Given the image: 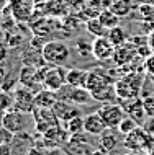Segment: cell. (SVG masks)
<instances>
[{
	"label": "cell",
	"mask_w": 154,
	"mask_h": 155,
	"mask_svg": "<svg viewBox=\"0 0 154 155\" xmlns=\"http://www.w3.org/2000/svg\"><path fill=\"white\" fill-rule=\"evenodd\" d=\"M108 83H115V78L111 77V74L107 69H90L89 70L85 88L94 91L97 88H102L103 85H108Z\"/></svg>",
	"instance_id": "30bf717a"
},
{
	"label": "cell",
	"mask_w": 154,
	"mask_h": 155,
	"mask_svg": "<svg viewBox=\"0 0 154 155\" xmlns=\"http://www.w3.org/2000/svg\"><path fill=\"white\" fill-rule=\"evenodd\" d=\"M143 106L146 110L148 116H154V95L143 96Z\"/></svg>",
	"instance_id": "1f68e13d"
},
{
	"label": "cell",
	"mask_w": 154,
	"mask_h": 155,
	"mask_svg": "<svg viewBox=\"0 0 154 155\" xmlns=\"http://www.w3.org/2000/svg\"><path fill=\"white\" fill-rule=\"evenodd\" d=\"M7 77H8V70L3 67V64H0V87L3 85V82L7 80Z\"/></svg>",
	"instance_id": "74e56055"
},
{
	"label": "cell",
	"mask_w": 154,
	"mask_h": 155,
	"mask_svg": "<svg viewBox=\"0 0 154 155\" xmlns=\"http://www.w3.org/2000/svg\"><path fill=\"white\" fill-rule=\"evenodd\" d=\"M13 103H15L13 93L0 88V114H3L5 111L12 110V108H13Z\"/></svg>",
	"instance_id": "4316f807"
},
{
	"label": "cell",
	"mask_w": 154,
	"mask_h": 155,
	"mask_svg": "<svg viewBox=\"0 0 154 155\" xmlns=\"http://www.w3.org/2000/svg\"><path fill=\"white\" fill-rule=\"evenodd\" d=\"M121 106L125 108V111H126V114L130 116V118H133L138 123L139 126L146 121L148 118V113L146 110H144L143 106V98H131V100H123L121 101Z\"/></svg>",
	"instance_id": "8fae6325"
},
{
	"label": "cell",
	"mask_w": 154,
	"mask_h": 155,
	"mask_svg": "<svg viewBox=\"0 0 154 155\" xmlns=\"http://www.w3.org/2000/svg\"><path fill=\"white\" fill-rule=\"evenodd\" d=\"M53 111L56 113L57 119L61 123H67L76 116H80V110H79V104H74L70 101H64V100H57L56 104L53 106Z\"/></svg>",
	"instance_id": "7c38bea8"
},
{
	"label": "cell",
	"mask_w": 154,
	"mask_h": 155,
	"mask_svg": "<svg viewBox=\"0 0 154 155\" xmlns=\"http://www.w3.org/2000/svg\"><path fill=\"white\" fill-rule=\"evenodd\" d=\"M118 144V136L115 134V127H108L100 134V150L110 153Z\"/></svg>",
	"instance_id": "ffe728a7"
},
{
	"label": "cell",
	"mask_w": 154,
	"mask_h": 155,
	"mask_svg": "<svg viewBox=\"0 0 154 155\" xmlns=\"http://www.w3.org/2000/svg\"><path fill=\"white\" fill-rule=\"evenodd\" d=\"M41 54L49 65H66L70 61V48L62 41H46Z\"/></svg>",
	"instance_id": "6da1fadb"
},
{
	"label": "cell",
	"mask_w": 154,
	"mask_h": 155,
	"mask_svg": "<svg viewBox=\"0 0 154 155\" xmlns=\"http://www.w3.org/2000/svg\"><path fill=\"white\" fill-rule=\"evenodd\" d=\"M144 70L148 72V75L154 77V54H151L148 59H144Z\"/></svg>",
	"instance_id": "d590c367"
},
{
	"label": "cell",
	"mask_w": 154,
	"mask_h": 155,
	"mask_svg": "<svg viewBox=\"0 0 154 155\" xmlns=\"http://www.w3.org/2000/svg\"><path fill=\"white\" fill-rule=\"evenodd\" d=\"M85 28H87V31H89L92 36H95V38L108 36V28L103 26L102 21L98 20V16H97V18H90V20H87Z\"/></svg>",
	"instance_id": "603a6c76"
},
{
	"label": "cell",
	"mask_w": 154,
	"mask_h": 155,
	"mask_svg": "<svg viewBox=\"0 0 154 155\" xmlns=\"http://www.w3.org/2000/svg\"><path fill=\"white\" fill-rule=\"evenodd\" d=\"M84 2H85V0H84Z\"/></svg>",
	"instance_id": "b9f144b4"
},
{
	"label": "cell",
	"mask_w": 154,
	"mask_h": 155,
	"mask_svg": "<svg viewBox=\"0 0 154 155\" xmlns=\"http://www.w3.org/2000/svg\"><path fill=\"white\" fill-rule=\"evenodd\" d=\"M115 49H116L115 44L108 39V36L95 38V39L92 41V56L100 62L113 59Z\"/></svg>",
	"instance_id": "52a82bcc"
},
{
	"label": "cell",
	"mask_w": 154,
	"mask_h": 155,
	"mask_svg": "<svg viewBox=\"0 0 154 155\" xmlns=\"http://www.w3.org/2000/svg\"><path fill=\"white\" fill-rule=\"evenodd\" d=\"M148 155H149V153H148Z\"/></svg>",
	"instance_id": "7bdbcfd3"
},
{
	"label": "cell",
	"mask_w": 154,
	"mask_h": 155,
	"mask_svg": "<svg viewBox=\"0 0 154 155\" xmlns=\"http://www.w3.org/2000/svg\"><path fill=\"white\" fill-rule=\"evenodd\" d=\"M66 131H67L70 136L72 134H79V132H85L84 131V118L82 116H76L70 121L66 123Z\"/></svg>",
	"instance_id": "83f0119b"
},
{
	"label": "cell",
	"mask_w": 154,
	"mask_h": 155,
	"mask_svg": "<svg viewBox=\"0 0 154 155\" xmlns=\"http://www.w3.org/2000/svg\"><path fill=\"white\" fill-rule=\"evenodd\" d=\"M98 20L102 21L103 26L110 30V28L118 26V25H120V20H121V18H120L118 15H115L113 12L110 10V8H105V10H102L100 13H98Z\"/></svg>",
	"instance_id": "d4e9b609"
},
{
	"label": "cell",
	"mask_w": 154,
	"mask_h": 155,
	"mask_svg": "<svg viewBox=\"0 0 154 155\" xmlns=\"http://www.w3.org/2000/svg\"><path fill=\"white\" fill-rule=\"evenodd\" d=\"M67 83V69L64 65H43V88L57 91Z\"/></svg>",
	"instance_id": "7a4b0ae2"
},
{
	"label": "cell",
	"mask_w": 154,
	"mask_h": 155,
	"mask_svg": "<svg viewBox=\"0 0 154 155\" xmlns=\"http://www.w3.org/2000/svg\"><path fill=\"white\" fill-rule=\"evenodd\" d=\"M31 12V5L25 0H10V13L16 21H28Z\"/></svg>",
	"instance_id": "9a60e30c"
},
{
	"label": "cell",
	"mask_w": 154,
	"mask_h": 155,
	"mask_svg": "<svg viewBox=\"0 0 154 155\" xmlns=\"http://www.w3.org/2000/svg\"><path fill=\"white\" fill-rule=\"evenodd\" d=\"M141 127H143L149 136H154V116H148L146 121L141 124Z\"/></svg>",
	"instance_id": "e575fe53"
},
{
	"label": "cell",
	"mask_w": 154,
	"mask_h": 155,
	"mask_svg": "<svg viewBox=\"0 0 154 155\" xmlns=\"http://www.w3.org/2000/svg\"><path fill=\"white\" fill-rule=\"evenodd\" d=\"M108 39L115 44V48H118V46H121L128 41V33L118 25V26L108 30Z\"/></svg>",
	"instance_id": "484cf974"
},
{
	"label": "cell",
	"mask_w": 154,
	"mask_h": 155,
	"mask_svg": "<svg viewBox=\"0 0 154 155\" xmlns=\"http://www.w3.org/2000/svg\"><path fill=\"white\" fill-rule=\"evenodd\" d=\"M138 123H136V121L135 119H133V118H130V116H125V118L121 119V123H120L118 124V127H116V129H118V132L120 134H123V136H126V134L128 132H131V131H135V129L136 127H138Z\"/></svg>",
	"instance_id": "f546056e"
},
{
	"label": "cell",
	"mask_w": 154,
	"mask_h": 155,
	"mask_svg": "<svg viewBox=\"0 0 154 155\" xmlns=\"http://www.w3.org/2000/svg\"><path fill=\"white\" fill-rule=\"evenodd\" d=\"M125 155H139L138 152H128V153H125Z\"/></svg>",
	"instance_id": "ab89813d"
},
{
	"label": "cell",
	"mask_w": 154,
	"mask_h": 155,
	"mask_svg": "<svg viewBox=\"0 0 154 155\" xmlns=\"http://www.w3.org/2000/svg\"><path fill=\"white\" fill-rule=\"evenodd\" d=\"M135 7L136 5H133V0H113L110 5V10L115 15H118L120 18H125V16L131 15V10Z\"/></svg>",
	"instance_id": "7402d4cb"
},
{
	"label": "cell",
	"mask_w": 154,
	"mask_h": 155,
	"mask_svg": "<svg viewBox=\"0 0 154 155\" xmlns=\"http://www.w3.org/2000/svg\"><path fill=\"white\" fill-rule=\"evenodd\" d=\"M95 101H102V103H115V100L118 98L115 91V83H108L103 85L102 88H97L94 91H90Z\"/></svg>",
	"instance_id": "d6986e66"
},
{
	"label": "cell",
	"mask_w": 154,
	"mask_h": 155,
	"mask_svg": "<svg viewBox=\"0 0 154 155\" xmlns=\"http://www.w3.org/2000/svg\"><path fill=\"white\" fill-rule=\"evenodd\" d=\"M62 150L67 155H92L94 149L85 140H69L62 145Z\"/></svg>",
	"instance_id": "e0dca14e"
},
{
	"label": "cell",
	"mask_w": 154,
	"mask_h": 155,
	"mask_svg": "<svg viewBox=\"0 0 154 155\" xmlns=\"http://www.w3.org/2000/svg\"><path fill=\"white\" fill-rule=\"evenodd\" d=\"M0 124L5 126L8 131H12L13 134H20L25 131V126H26V118H25V113L15 110V108H12V110L5 111L2 114V118H0Z\"/></svg>",
	"instance_id": "8992f818"
},
{
	"label": "cell",
	"mask_w": 154,
	"mask_h": 155,
	"mask_svg": "<svg viewBox=\"0 0 154 155\" xmlns=\"http://www.w3.org/2000/svg\"><path fill=\"white\" fill-rule=\"evenodd\" d=\"M136 12L141 21H154V3L149 2H141L136 3Z\"/></svg>",
	"instance_id": "cb8c5ba5"
},
{
	"label": "cell",
	"mask_w": 154,
	"mask_h": 155,
	"mask_svg": "<svg viewBox=\"0 0 154 155\" xmlns=\"http://www.w3.org/2000/svg\"><path fill=\"white\" fill-rule=\"evenodd\" d=\"M69 101L74 104H79V106H84V104H90L95 100L89 88H85V87H72L70 95H69Z\"/></svg>",
	"instance_id": "2e32d148"
},
{
	"label": "cell",
	"mask_w": 154,
	"mask_h": 155,
	"mask_svg": "<svg viewBox=\"0 0 154 155\" xmlns=\"http://www.w3.org/2000/svg\"><path fill=\"white\" fill-rule=\"evenodd\" d=\"M98 114L103 118L105 124L108 127H118V124L121 123V119L126 116V111L121 106V103H105L102 104V108H98Z\"/></svg>",
	"instance_id": "5b68a950"
},
{
	"label": "cell",
	"mask_w": 154,
	"mask_h": 155,
	"mask_svg": "<svg viewBox=\"0 0 154 155\" xmlns=\"http://www.w3.org/2000/svg\"><path fill=\"white\" fill-rule=\"evenodd\" d=\"M111 2L113 0H89V3L95 8H98V10H105V8H110Z\"/></svg>",
	"instance_id": "836d02e7"
},
{
	"label": "cell",
	"mask_w": 154,
	"mask_h": 155,
	"mask_svg": "<svg viewBox=\"0 0 154 155\" xmlns=\"http://www.w3.org/2000/svg\"><path fill=\"white\" fill-rule=\"evenodd\" d=\"M149 155H154V149L151 150V152H149Z\"/></svg>",
	"instance_id": "60d3db41"
},
{
	"label": "cell",
	"mask_w": 154,
	"mask_h": 155,
	"mask_svg": "<svg viewBox=\"0 0 154 155\" xmlns=\"http://www.w3.org/2000/svg\"><path fill=\"white\" fill-rule=\"evenodd\" d=\"M33 119H35V129L39 134H44L54 126H59L61 123L57 119L56 113L53 111V108H35Z\"/></svg>",
	"instance_id": "277c9868"
},
{
	"label": "cell",
	"mask_w": 154,
	"mask_h": 155,
	"mask_svg": "<svg viewBox=\"0 0 154 155\" xmlns=\"http://www.w3.org/2000/svg\"><path fill=\"white\" fill-rule=\"evenodd\" d=\"M108 129V126L105 124V121L100 114L97 113H90V114L84 116V131L89 136H100V134Z\"/></svg>",
	"instance_id": "5bb4252c"
},
{
	"label": "cell",
	"mask_w": 154,
	"mask_h": 155,
	"mask_svg": "<svg viewBox=\"0 0 154 155\" xmlns=\"http://www.w3.org/2000/svg\"><path fill=\"white\" fill-rule=\"evenodd\" d=\"M115 91H116V96H118L120 101H123V100H131V98H139L141 96L139 87H136L135 83H131L125 77H121L120 80L115 82Z\"/></svg>",
	"instance_id": "4fadbf2b"
},
{
	"label": "cell",
	"mask_w": 154,
	"mask_h": 155,
	"mask_svg": "<svg viewBox=\"0 0 154 155\" xmlns=\"http://www.w3.org/2000/svg\"><path fill=\"white\" fill-rule=\"evenodd\" d=\"M12 93H13V100H15V103H13L15 110L22 111L25 114L35 111V108H36V103H35L36 91L35 90H31V88H28V87H25L20 83Z\"/></svg>",
	"instance_id": "3957f363"
},
{
	"label": "cell",
	"mask_w": 154,
	"mask_h": 155,
	"mask_svg": "<svg viewBox=\"0 0 154 155\" xmlns=\"http://www.w3.org/2000/svg\"><path fill=\"white\" fill-rule=\"evenodd\" d=\"M74 48H76V52L80 57L92 56V43H89L85 38H79V39L76 41V46H74Z\"/></svg>",
	"instance_id": "f1b7e54d"
},
{
	"label": "cell",
	"mask_w": 154,
	"mask_h": 155,
	"mask_svg": "<svg viewBox=\"0 0 154 155\" xmlns=\"http://www.w3.org/2000/svg\"><path fill=\"white\" fill-rule=\"evenodd\" d=\"M57 101V95L56 91L48 90V88H41L36 91L35 95V103L36 108H53Z\"/></svg>",
	"instance_id": "ac0fdd59"
},
{
	"label": "cell",
	"mask_w": 154,
	"mask_h": 155,
	"mask_svg": "<svg viewBox=\"0 0 154 155\" xmlns=\"http://www.w3.org/2000/svg\"><path fill=\"white\" fill-rule=\"evenodd\" d=\"M89 70L84 69H67V83L72 87H85Z\"/></svg>",
	"instance_id": "44dd1931"
},
{
	"label": "cell",
	"mask_w": 154,
	"mask_h": 155,
	"mask_svg": "<svg viewBox=\"0 0 154 155\" xmlns=\"http://www.w3.org/2000/svg\"><path fill=\"white\" fill-rule=\"evenodd\" d=\"M15 139V134L0 124V145H10Z\"/></svg>",
	"instance_id": "4dcf8cb0"
},
{
	"label": "cell",
	"mask_w": 154,
	"mask_h": 155,
	"mask_svg": "<svg viewBox=\"0 0 154 155\" xmlns=\"http://www.w3.org/2000/svg\"><path fill=\"white\" fill-rule=\"evenodd\" d=\"M7 57H8V44L0 41V64H3L7 61Z\"/></svg>",
	"instance_id": "8d00e7d4"
},
{
	"label": "cell",
	"mask_w": 154,
	"mask_h": 155,
	"mask_svg": "<svg viewBox=\"0 0 154 155\" xmlns=\"http://www.w3.org/2000/svg\"><path fill=\"white\" fill-rule=\"evenodd\" d=\"M138 57V46H136L133 41H126L125 44L118 46L115 49V54H113V61L118 67H123V65H128L131 61H135Z\"/></svg>",
	"instance_id": "9c48e42d"
},
{
	"label": "cell",
	"mask_w": 154,
	"mask_h": 155,
	"mask_svg": "<svg viewBox=\"0 0 154 155\" xmlns=\"http://www.w3.org/2000/svg\"><path fill=\"white\" fill-rule=\"evenodd\" d=\"M149 139V134L144 131L141 126L135 129V131L128 132L123 139V145L128 150H133V152H139V150H144L146 152V144Z\"/></svg>",
	"instance_id": "ba28073f"
},
{
	"label": "cell",
	"mask_w": 154,
	"mask_h": 155,
	"mask_svg": "<svg viewBox=\"0 0 154 155\" xmlns=\"http://www.w3.org/2000/svg\"><path fill=\"white\" fill-rule=\"evenodd\" d=\"M151 54H154L152 48L149 44H143V46H138V56L141 57V59H148Z\"/></svg>",
	"instance_id": "d6a6232c"
},
{
	"label": "cell",
	"mask_w": 154,
	"mask_h": 155,
	"mask_svg": "<svg viewBox=\"0 0 154 155\" xmlns=\"http://www.w3.org/2000/svg\"><path fill=\"white\" fill-rule=\"evenodd\" d=\"M8 5H10V0H0V13H3Z\"/></svg>",
	"instance_id": "f35d334b"
}]
</instances>
